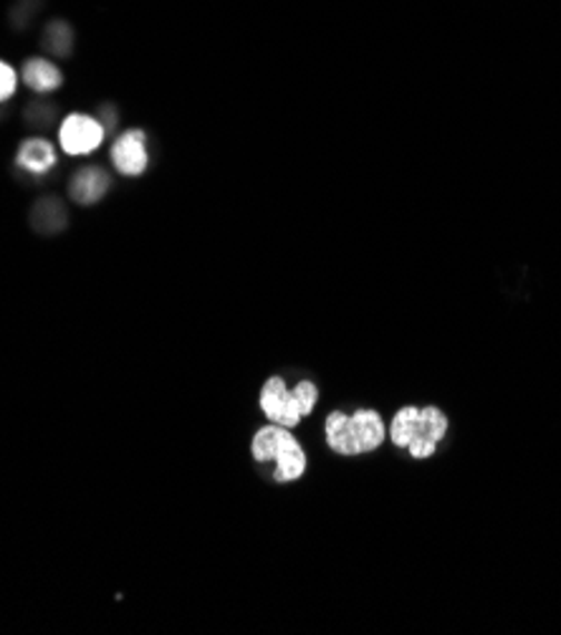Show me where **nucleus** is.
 <instances>
[{"instance_id":"3","label":"nucleus","mask_w":561,"mask_h":635,"mask_svg":"<svg viewBox=\"0 0 561 635\" xmlns=\"http://www.w3.org/2000/svg\"><path fill=\"white\" fill-rule=\"evenodd\" d=\"M111 163L117 170L127 177H137L147 170L149 155H147V135L142 129H127L125 135L115 139L111 147Z\"/></svg>"},{"instance_id":"15","label":"nucleus","mask_w":561,"mask_h":635,"mask_svg":"<svg viewBox=\"0 0 561 635\" xmlns=\"http://www.w3.org/2000/svg\"><path fill=\"white\" fill-rule=\"evenodd\" d=\"M292 392H294V398H296L298 410H302V418H306L314 410L316 400H319V390H316L314 382L304 380V382H298L296 388H292Z\"/></svg>"},{"instance_id":"17","label":"nucleus","mask_w":561,"mask_h":635,"mask_svg":"<svg viewBox=\"0 0 561 635\" xmlns=\"http://www.w3.org/2000/svg\"><path fill=\"white\" fill-rule=\"evenodd\" d=\"M407 448H410V453L415 456V459H430V456L435 453V441L427 436H417Z\"/></svg>"},{"instance_id":"10","label":"nucleus","mask_w":561,"mask_h":635,"mask_svg":"<svg viewBox=\"0 0 561 635\" xmlns=\"http://www.w3.org/2000/svg\"><path fill=\"white\" fill-rule=\"evenodd\" d=\"M286 431H292V428H284V426H276V423L260 428V431L254 436V446H250V451H254V459L258 463L274 461Z\"/></svg>"},{"instance_id":"2","label":"nucleus","mask_w":561,"mask_h":635,"mask_svg":"<svg viewBox=\"0 0 561 635\" xmlns=\"http://www.w3.org/2000/svg\"><path fill=\"white\" fill-rule=\"evenodd\" d=\"M260 408L268 416L270 423L296 428L302 423V410L296 406V398L292 388H286L284 378H270L264 388H260Z\"/></svg>"},{"instance_id":"14","label":"nucleus","mask_w":561,"mask_h":635,"mask_svg":"<svg viewBox=\"0 0 561 635\" xmlns=\"http://www.w3.org/2000/svg\"><path fill=\"white\" fill-rule=\"evenodd\" d=\"M71 28L63 21H53L49 31H46V46H49V51L56 56H67L71 51Z\"/></svg>"},{"instance_id":"6","label":"nucleus","mask_w":561,"mask_h":635,"mask_svg":"<svg viewBox=\"0 0 561 635\" xmlns=\"http://www.w3.org/2000/svg\"><path fill=\"white\" fill-rule=\"evenodd\" d=\"M274 463H276V481H280V483L296 481V479H302V476H304V471H306V453H304L302 443L296 441L292 431H286L284 441H280Z\"/></svg>"},{"instance_id":"5","label":"nucleus","mask_w":561,"mask_h":635,"mask_svg":"<svg viewBox=\"0 0 561 635\" xmlns=\"http://www.w3.org/2000/svg\"><path fill=\"white\" fill-rule=\"evenodd\" d=\"M56 160H59V155H56V147L43 137L23 139L21 147H18V153H16V165L21 167L23 173H31V175L51 173Z\"/></svg>"},{"instance_id":"8","label":"nucleus","mask_w":561,"mask_h":635,"mask_svg":"<svg viewBox=\"0 0 561 635\" xmlns=\"http://www.w3.org/2000/svg\"><path fill=\"white\" fill-rule=\"evenodd\" d=\"M21 79L28 89L39 91V95H49V91H56L63 81L59 67L51 63L49 59H28L23 63Z\"/></svg>"},{"instance_id":"11","label":"nucleus","mask_w":561,"mask_h":635,"mask_svg":"<svg viewBox=\"0 0 561 635\" xmlns=\"http://www.w3.org/2000/svg\"><path fill=\"white\" fill-rule=\"evenodd\" d=\"M390 436L395 446L407 448L420 436V408H402L390 426Z\"/></svg>"},{"instance_id":"12","label":"nucleus","mask_w":561,"mask_h":635,"mask_svg":"<svg viewBox=\"0 0 561 635\" xmlns=\"http://www.w3.org/2000/svg\"><path fill=\"white\" fill-rule=\"evenodd\" d=\"M63 223H67V213H63L59 201L46 198L41 203H36V211H33V228L36 231L53 233V231H61Z\"/></svg>"},{"instance_id":"7","label":"nucleus","mask_w":561,"mask_h":635,"mask_svg":"<svg viewBox=\"0 0 561 635\" xmlns=\"http://www.w3.org/2000/svg\"><path fill=\"white\" fill-rule=\"evenodd\" d=\"M324 431H326V443H329V448H334L336 453H342V456L362 453L357 433H354L352 416H344L342 410H334V413L326 418Z\"/></svg>"},{"instance_id":"13","label":"nucleus","mask_w":561,"mask_h":635,"mask_svg":"<svg viewBox=\"0 0 561 635\" xmlns=\"http://www.w3.org/2000/svg\"><path fill=\"white\" fill-rule=\"evenodd\" d=\"M447 431V418L437 408H423L420 410V436L433 438L437 443Z\"/></svg>"},{"instance_id":"4","label":"nucleus","mask_w":561,"mask_h":635,"mask_svg":"<svg viewBox=\"0 0 561 635\" xmlns=\"http://www.w3.org/2000/svg\"><path fill=\"white\" fill-rule=\"evenodd\" d=\"M109 185H111V177L105 167L89 165V167H81L79 173H73L71 185H69V195H71L73 203L94 205L109 193Z\"/></svg>"},{"instance_id":"16","label":"nucleus","mask_w":561,"mask_h":635,"mask_svg":"<svg viewBox=\"0 0 561 635\" xmlns=\"http://www.w3.org/2000/svg\"><path fill=\"white\" fill-rule=\"evenodd\" d=\"M16 87H18V74L13 71L11 63L0 61V101L11 99L16 95Z\"/></svg>"},{"instance_id":"1","label":"nucleus","mask_w":561,"mask_h":635,"mask_svg":"<svg viewBox=\"0 0 561 635\" xmlns=\"http://www.w3.org/2000/svg\"><path fill=\"white\" fill-rule=\"evenodd\" d=\"M107 129L91 115H69L59 127V145L67 155H89L105 143Z\"/></svg>"},{"instance_id":"9","label":"nucleus","mask_w":561,"mask_h":635,"mask_svg":"<svg viewBox=\"0 0 561 635\" xmlns=\"http://www.w3.org/2000/svg\"><path fill=\"white\" fill-rule=\"evenodd\" d=\"M352 423L360 441V451H374L385 441V426H382V418L374 410H357L352 416Z\"/></svg>"}]
</instances>
